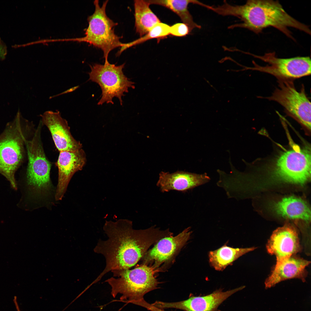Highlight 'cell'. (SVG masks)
<instances>
[{"instance_id":"obj_1","label":"cell","mask_w":311,"mask_h":311,"mask_svg":"<svg viewBox=\"0 0 311 311\" xmlns=\"http://www.w3.org/2000/svg\"><path fill=\"white\" fill-rule=\"evenodd\" d=\"M103 230L107 239H99L94 251L104 256L106 265L92 284L110 271L129 269L143 258L151 245L172 234L168 229L161 230L154 226L134 230L132 221L123 219L106 221Z\"/></svg>"},{"instance_id":"obj_2","label":"cell","mask_w":311,"mask_h":311,"mask_svg":"<svg viewBox=\"0 0 311 311\" xmlns=\"http://www.w3.org/2000/svg\"><path fill=\"white\" fill-rule=\"evenodd\" d=\"M215 12L222 16H234L241 20L242 22L230 26V29L244 28L258 34L264 29L271 26L293 39L289 27L311 34L309 26L289 15L277 1L249 0L240 5H232L225 1L222 5L216 7Z\"/></svg>"},{"instance_id":"obj_3","label":"cell","mask_w":311,"mask_h":311,"mask_svg":"<svg viewBox=\"0 0 311 311\" xmlns=\"http://www.w3.org/2000/svg\"><path fill=\"white\" fill-rule=\"evenodd\" d=\"M113 277L106 280L111 287V293L115 298L121 295V301L134 304L143 299L145 294L157 288L158 282L151 267L142 264L132 270H113Z\"/></svg>"},{"instance_id":"obj_4","label":"cell","mask_w":311,"mask_h":311,"mask_svg":"<svg viewBox=\"0 0 311 311\" xmlns=\"http://www.w3.org/2000/svg\"><path fill=\"white\" fill-rule=\"evenodd\" d=\"M22 118L19 111L0 134V173L17 189L15 173L22 162L24 145L27 141Z\"/></svg>"},{"instance_id":"obj_5","label":"cell","mask_w":311,"mask_h":311,"mask_svg":"<svg viewBox=\"0 0 311 311\" xmlns=\"http://www.w3.org/2000/svg\"><path fill=\"white\" fill-rule=\"evenodd\" d=\"M41 128L39 125L32 139L25 143L28 159L26 184L29 194L37 199L46 197L52 188L51 164L46 157L42 145Z\"/></svg>"},{"instance_id":"obj_6","label":"cell","mask_w":311,"mask_h":311,"mask_svg":"<svg viewBox=\"0 0 311 311\" xmlns=\"http://www.w3.org/2000/svg\"><path fill=\"white\" fill-rule=\"evenodd\" d=\"M108 1H105L100 7L98 0L94 1L95 10L88 18L89 24L85 30V36L77 39L101 49L105 62L108 61V56L111 51L117 47L122 48L126 45L120 41L122 37L118 36L115 33L114 28L118 23L114 22L106 14V9Z\"/></svg>"},{"instance_id":"obj_7","label":"cell","mask_w":311,"mask_h":311,"mask_svg":"<svg viewBox=\"0 0 311 311\" xmlns=\"http://www.w3.org/2000/svg\"><path fill=\"white\" fill-rule=\"evenodd\" d=\"M125 63L118 66L105 62L103 65L94 64L90 65V72L88 73L91 80L98 84L102 92L101 99L97 104L102 105L106 102L113 104V98L116 97L122 105V97L124 92H128L129 88L134 89V83L130 80L124 74L123 69Z\"/></svg>"},{"instance_id":"obj_8","label":"cell","mask_w":311,"mask_h":311,"mask_svg":"<svg viewBox=\"0 0 311 311\" xmlns=\"http://www.w3.org/2000/svg\"><path fill=\"white\" fill-rule=\"evenodd\" d=\"M277 79V87L270 96L265 98L278 103L288 114L310 130L311 103L304 87L298 91L292 79Z\"/></svg>"},{"instance_id":"obj_9","label":"cell","mask_w":311,"mask_h":311,"mask_svg":"<svg viewBox=\"0 0 311 311\" xmlns=\"http://www.w3.org/2000/svg\"><path fill=\"white\" fill-rule=\"evenodd\" d=\"M274 170L277 179L285 182L303 184L310 177V149L297 148L286 151L278 158Z\"/></svg>"},{"instance_id":"obj_10","label":"cell","mask_w":311,"mask_h":311,"mask_svg":"<svg viewBox=\"0 0 311 311\" xmlns=\"http://www.w3.org/2000/svg\"><path fill=\"white\" fill-rule=\"evenodd\" d=\"M251 54L267 63L261 66L254 62V69L271 74L277 78L292 79L311 74V62L309 56L281 58L277 57L274 52L263 56Z\"/></svg>"},{"instance_id":"obj_11","label":"cell","mask_w":311,"mask_h":311,"mask_svg":"<svg viewBox=\"0 0 311 311\" xmlns=\"http://www.w3.org/2000/svg\"><path fill=\"white\" fill-rule=\"evenodd\" d=\"M189 227L175 236L171 235L160 239L143 257L142 264L147 265L153 263L151 267L154 270L162 264L166 266L173 260L189 240L191 233Z\"/></svg>"},{"instance_id":"obj_12","label":"cell","mask_w":311,"mask_h":311,"mask_svg":"<svg viewBox=\"0 0 311 311\" xmlns=\"http://www.w3.org/2000/svg\"><path fill=\"white\" fill-rule=\"evenodd\" d=\"M244 287L241 286L225 291L220 289L204 296L191 297L187 300L176 302L156 301L152 304L162 309L174 308L185 311H219L218 307L223 302Z\"/></svg>"},{"instance_id":"obj_13","label":"cell","mask_w":311,"mask_h":311,"mask_svg":"<svg viewBox=\"0 0 311 311\" xmlns=\"http://www.w3.org/2000/svg\"><path fill=\"white\" fill-rule=\"evenodd\" d=\"M266 249L269 253L276 257V264L293 256L300 249L297 230L289 224L277 228L268 240Z\"/></svg>"},{"instance_id":"obj_14","label":"cell","mask_w":311,"mask_h":311,"mask_svg":"<svg viewBox=\"0 0 311 311\" xmlns=\"http://www.w3.org/2000/svg\"><path fill=\"white\" fill-rule=\"evenodd\" d=\"M42 122L50 131L58 151H75L81 149L82 145L72 135L67 121L61 116L59 111H47L40 115Z\"/></svg>"},{"instance_id":"obj_15","label":"cell","mask_w":311,"mask_h":311,"mask_svg":"<svg viewBox=\"0 0 311 311\" xmlns=\"http://www.w3.org/2000/svg\"><path fill=\"white\" fill-rule=\"evenodd\" d=\"M86 161L85 153L81 148L75 151H60L56 163L58 180L55 195L56 200H61L72 176L82 169Z\"/></svg>"},{"instance_id":"obj_16","label":"cell","mask_w":311,"mask_h":311,"mask_svg":"<svg viewBox=\"0 0 311 311\" xmlns=\"http://www.w3.org/2000/svg\"><path fill=\"white\" fill-rule=\"evenodd\" d=\"M210 180L206 173L199 174L183 171L170 173L162 171L159 174L156 185L163 193L172 190L185 192Z\"/></svg>"},{"instance_id":"obj_17","label":"cell","mask_w":311,"mask_h":311,"mask_svg":"<svg viewBox=\"0 0 311 311\" xmlns=\"http://www.w3.org/2000/svg\"><path fill=\"white\" fill-rule=\"evenodd\" d=\"M310 263L307 260L292 256L276 264L265 281V288H271L280 282L291 279H299L304 282L306 268Z\"/></svg>"},{"instance_id":"obj_18","label":"cell","mask_w":311,"mask_h":311,"mask_svg":"<svg viewBox=\"0 0 311 311\" xmlns=\"http://www.w3.org/2000/svg\"><path fill=\"white\" fill-rule=\"evenodd\" d=\"M273 208L278 215L292 219L308 221L310 211L306 202L301 198L293 196L284 198L275 203Z\"/></svg>"},{"instance_id":"obj_19","label":"cell","mask_w":311,"mask_h":311,"mask_svg":"<svg viewBox=\"0 0 311 311\" xmlns=\"http://www.w3.org/2000/svg\"><path fill=\"white\" fill-rule=\"evenodd\" d=\"M255 249L254 247L234 248L225 244L217 249L209 252V263L215 270L222 271L240 257Z\"/></svg>"},{"instance_id":"obj_20","label":"cell","mask_w":311,"mask_h":311,"mask_svg":"<svg viewBox=\"0 0 311 311\" xmlns=\"http://www.w3.org/2000/svg\"><path fill=\"white\" fill-rule=\"evenodd\" d=\"M147 0L134 1L135 26L136 32L142 37L147 34L160 21L149 7Z\"/></svg>"},{"instance_id":"obj_21","label":"cell","mask_w":311,"mask_h":311,"mask_svg":"<svg viewBox=\"0 0 311 311\" xmlns=\"http://www.w3.org/2000/svg\"><path fill=\"white\" fill-rule=\"evenodd\" d=\"M148 1L150 4L164 6L176 14L183 23L188 26L191 32L194 29L201 28V26L194 21L188 10V5L190 3L200 5L201 2L194 0H149Z\"/></svg>"},{"instance_id":"obj_22","label":"cell","mask_w":311,"mask_h":311,"mask_svg":"<svg viewBox=\"0 0 311 311\" xmlns=\"http://www.w3.org/2000/svg\"><path fill=\"white\" fill-rule=\"evenodd\" d=\"M170 26L161 22L154 25L148 33L136 40L137 44L153 38L164 37L170 34Z\"/></svg>"},{"instance_id":"obj_23","label":"cell","mask_w":311,"mask_h":311,"mask_svg":"<svg viewBox=\"0 0 311 311\" xmlns=\"http://www.w3.org/2000/svg\"><path fill=\"white\" fill-rule=\"evenodd\" d=\"M191 32L188 26L184 23H177L170 26V34L173 35L182 37Z\"/></svg>"},{"instance_id":"obj_24","label":"cell","mask_w":311,"mask_h":311,"mask_svg":"<svg viewBox=\"0 0 311 311\" xmlns=\"http://www.w3.org/2000/svg\"><path fill=\"white\" fill-rule=\"evenodd\" d=\"M138 305L143 307L150 311H166L163 309L157 308L146 301L144 299L140 301Z\"/></svg>"},{"instance_id":"obj_25","label":"cell","mask_w":311,"mask_h":311,"mask_svg":"<svg viewBox=\"0 0 311 311\" xmlns=\"http://www.w3.org/2000/svg\"><path fill=\"white\" fill-rule=\"evenodd\" d=\"M7 53V47L0 39V59H4Z\"/></svg>"},{"instance_id":"obj_26","label":"cell","mask_w":311,"mask_h":311,"mask_svg":"<svg viewBox=\"0 0 311 311\" xmlns=\"http://www.w3.org/2000/svg\"><path fill=\"white\" fill-rule=\"evenodd\" d=\"M79 86H75L73 87L72 88H70L69 89H67V90H66L65 91L62 92V93H60V94H56V95H54V96H50V99H51V98H53L54 97H57V96H59L64 94H67V93L71 92H73L75 90H76V89H77V88H79Z\"/></svg>"}]
</instances>
